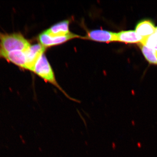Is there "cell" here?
I'll list each match as a JSON object with an SVG mask.
<instances>
[{
    "label": "cell",
    "instance_id": "obj_3",
    "mask_svg": "<svg viewBox=\"0 0 157 157\" xmlns=\"http://www.w3.org/2000/svg\"><path fill=\"white\" fill-rule=\"evenodd\" d=\"M77 38H81V37L73 33L66 36H52L46 33L44 31L39 35L38 40L40 44L46 48L59 45L71 39Z\"/></svg>",
    "mask_w": 157,
    "mask_h": 157
},
{
    "label": "cell",
    "instance_id": "obj_6",
    "mask_svg": "<svg viewBox=\"0 0 157 157\" xmlns=\"http://www.w3.org/2000/svg\"><path fill=\"white\" fill-rule=\"evenodd\" d=\"M83 38L98 42H117V33L104 30H94L88 32Z\"/></svg>",
    "mask_w": 157,
    "mask_h": 157
},
{
    "label": "cell",
    "instance_id": "obj_1",
    "mask_svg": "<svg viewBox=\"0 0 157 157\" xmlns=\"http://www.w3.org/2000/svg\"><path fill=\"white\" fill-rule=\"evenodd\" d=\"M31 45L21 33H6L0 32V50L5 52L26 51Z\"/></svg>",
    "mask_w": 157,
    "mask_h": 157
},
{
    "label": "cell",
    "instance_id": "obj_7",
    "mask_svg": "<svg viewBox=\"0 0 157 157\" xmlns=\"http://www.w3.org/2000/svg\"><path fill=\"white\" fill-rule=\"evenodd\" d=\"M135 30L137 34L143 38L144 42L147 38L154 33L156 28L154 24L151 21L144 20L137 24Z\"/></svg>",
    "mask_w": 157,
    "mask_h": 157
},
{
    "label": "cell",
    "instance_id": "obj_5",
    "mask_svg": "<svg viewBox=\"0 0 157 157\" xmlns=\"http://www.w3.org/2000/svg\"><path fill=\"white\" fill-rule=\"evenodd\" d=\"M46 48L39 44L31 45L29 48L25 51L26 57V69L33 72L35 65L42 55L44 54Z\"/></svg>",
    "mask_w": 157,
    "mask_h": 157
},
{
    "label": "cell",
    "instance_id": "obj_9",
    "mask_svg": "<svg viewBox=\"0 0 157 157\" xmlns=\"http://www.w3.org/2000/svg\"><path fill=\"white\" fill-rule=\"evenodd\" d=\"M70 21H64L52 25L45 32L52 36H63L71 33L69 29Z\"/></svg>",
    "mask_w": 157,
    "mask_h": 157
},
{
    "label": "cell",
    "instance_id": "obj_2",
    "mask_svg": "<svg viewBox=\"0 0 157 157\" xmlns=\"http://www.w3.org/2000/svg\"><path fill=\"white\" fill-rule=\"evenodd\" d=\"M33 72L37 74L39 77L43 78L45 81L48 82L53 84L55 86H56L65 95L67 96L68 98H70L71 100H73V101H76V100L71 99L63 90L60 87L56 79L54 73L52 68L44 54L40 57L36 63L35 65Z\"/></svg>",
    "mask_w": 157,
    "mask_h": 157
},
{
    "label": "cell",
    "instance_id": "obj_10",
    "mask_svg": "<svg viewBox=\"0 0 157 157\" xmlns=\"http://www.w3.org/2000/svg\"><path fill=\"white\" fill-rule=\"evenodd\" d=\"M138 45L147 60L150 63L157 64V51L142 43H139Z\"/></svg>",
    "mask_w": 157,
    "mask_h": 157
},
{
    "label": "cell",
    "instance_id": "obj_11",
    "mask_svg": "<svg viewBox=\"0 0 157 157\" xmlns=\"http://www.w3.org/2000/svg\"><path fill=\"white\" fill-rule=\"evenodd\" d=\"M142 44L157 51V32H155L151 36L145 39Z\"/></svg>",
    "mask_w": 157,
    "mask_h": 157
},
{
    "label": "cell",
    "instance_id": "obj_12",
    "mask_svg": "<svg viewBox=\"0 0 157 157\" xmlns=\"http://www.w3.org/2000/svg\"><path fill=\"white\" fill-rule=\"evenodd\" d=\"M155 32H157V28H156V30H155Z\"/></svg>",
    "mask_w": 157,
    "mask_h": 157
},
{
    "label": "cell",
    "instance_id": "obj_8",
    "mask_svg": "<svg viewBox=\"0 0 157 157\" xmlns=\"http://www.w3.org/2000/svg\"><path fill=\"white\" fill-rule=\"evenodd\" d=\"M144 39L134 31H121L117 33V42L128 43H142Z\"/></svg>",
    "mask_w": 157,
    "mask_h": 157
},
{
    "label": "cell",
    "instance_id": "obj_4",
    "mask_svg": "<svg viewBox=\"0 0 157 157\" xmlns=\"http://www.w3.org/2000/svg\"><path fill=\"white\" fill-rule=\"evenodd\" d=\"M0 59H3L21 69H26L25 51L5 52L0 50Z\"/></svg>",
    "mask_w": 157,
    "mask_h": 157
}]
</instances>
